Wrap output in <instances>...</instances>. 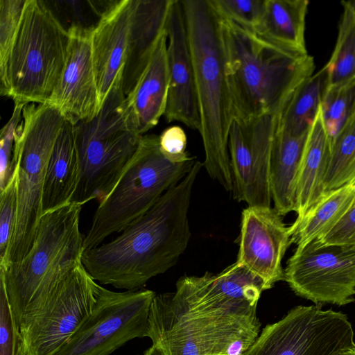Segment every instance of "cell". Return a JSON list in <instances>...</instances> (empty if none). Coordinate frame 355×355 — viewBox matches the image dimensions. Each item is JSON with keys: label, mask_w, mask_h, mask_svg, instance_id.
<instances>
[{"label": "cell", "mask_w": 355, "mask_h": 355, "mask_svg": "<svg viewBox=\"0 0 355 355\" xmlns=\"http://www.w3.org/2000/svg\"><path fill=\"white\" fill-rule=\"evenodd\" d=\"M202 166L196 160L178 184L119 236L84 251L82 264L96 282L138 290L177 263L191 238L188 211Z\"/></svg>", "instance_id": "cell-1"}, {"label": "cell", "mask_w": 355, "mask_h": 355, "mask_svg": "<svg viewBox=\"0 0 355 355\" xmlns=\"http://www.w3.org/2000/svg\"><path fill=\"white\" fill-rule=\"evenodd\" d=\"M257 307L188 293L156 294L147 337L166 355H242L260 334Z\"/></svg>", "instance_id": "cell-2"}, {"label": "cell", "mask_w": 355, "mask_h": 355, "mask_svg": "<svg viewBox=\"0 0 355 355\" xmlns=\"http://www.w3.org/2000/svg\"><path fill=\"white\" fill-rule=\"evenodd\" d=\"M193 60L208 175L226 191L233 179L228 137L234 119L226 73L222 18L209 0L181 1Z\"/></svg>", "instance_id": "cell-3"}, {"label": "cell", "mask_w": 355, "mask_h": 355, "mask_svg": "<svg viewBox=\"0 0 355 355\" xmlns=\"http://www.w3.org/2000/svg\"><path fill=\"white\" fill-rule=\"evenodd\" d=\"M222 24L234 119L276 116L295 89L314 73L313 58L279 46L231 21L222 18Z\"/></svg>", "instance_id": "cell-4"}, {"label": "cell", "mask_w": 355, "mask_h": 355, "mask_svg": "<svg viewBox=\"0 0 355 355\" xmlns=\"http://www.w3.org/2000/svg\"><path fill=\"white\" fill-rule=\"evenodd\" d=\"M81 209L82 205L71 202L44 214L24 258L0 268V279L19 329L41 309L67 275L82 264Z\"/></svg>", "instance_id": "cell-5"}, {"label": "cell", "mask_w": 355, "mask_h": 355, "mask_svg": "<svg viewBox=\"0 0 355 355\" xmlns=\"http://www.w3.org/2000/svg\"><path fill=\"white\" fill-rule=\"evenodd\" d=\"M68 30L46 2L27 0L19 29L1 79V95L14 103H46L62 74Z\"/></svg>", "instance_id": "cell-6"}, {"label": "cell", "mask_w": 355, "mask_h": 355, "mask_svg": "<svg viewBox=\"0 0 355 355\" xmlns=\"http://www.w3.org/2000/svg\"><path fill=\"white\" fill-rule=\"evenodd\" d=\"M195 161L171 162L160 150L158 135H143L119 181L99 202L85 235V250L101 245L141 217L185 177Z\"/></svg>", "instance_id": "cell-7"}, {"label": "cell", "mask_w": 355, "mask_h": 355, "mask_svg": "<svg viewBox=\"0 0 355 355\" xmlns=\"http://www.w3.org/2000/svg\"><path fill=\"white\" fill-rule=\"evenodd\" d=\"M65 119L49 103H27L17 129L14 161L17 216L4 268L20 261L35 239L42 212V194L49 157Z\"/></svg>", "instance_id": "cell-8"}, {"label": "cell", "mask_w": 355, "mask_h": 355, "mask_svg": "<svg viewBox=\"0 0 355 355\" xmlns=\"http://www.w3.org/2000/svg\"><path fill=\"white\" fill-rule=\"evenodd\" d=\"M122 80L113 87L93 119L74 125L80 178L71 202H102L114 187L136 153L141 137L126 124L121 104Z\"/></svg>", "instance_id": "cell-9"}, {"label": "cell", "mask_w": 355, "mask_h": 355, "mask_svg": "<svg viewBox=\"0 0 355 355\" xmlns=\"http://www.w3.org/2000/svg\"><path fill=\"white\" fill-rule=\"evenodd\" d=\"M98 285L83 264L71 270L19 329V355H55L92 313Z\"/></svg>", "instance_id": "cell-10"}, {"label": "cell", "mask_w": 355, "mask_h": 355, "mask_svg": "<svg viewBox=\"0 0 355 355\" xmlns=\"http://www.w3.org/2000/svg\"><path fill=\"white\" fill-rule=\"evenodd\" d=\"M155 295L148 289L115 292L99 284L92 313L55 355H110L129 340L147 337Z\"/></svg>", "instance_id": "cell-11"}, {"label": "cell", "mask_w": 355, "mask_h": 355, "mask_svg": "<svg viewBox=\"0 0 355 355\" xmlns=\"http://www.w3.org/2000/svg\"><path fill=\"white\" fill-rule=\"evenodd\" d=\"M347 315L318 305L297 306L267 324L242 355H334L355 345Z\"/></svg>", "instance_id": "cell-12"}, {"label": "cell", "mask_w": 355, "mask_h": 355, "mask_svg": "<svg viewBox=\"0 0 355 355\" xmlns=\"http://www.w3.org/2000/svg\"><path fill=\"white\" fill-rule=\"evenodd\" d=\"M284 280L298 296L315 305L355 301V245H323L314 240L296 247Z\"/></svg>", "instance_id": "cell-13"}, {"label": "cell", "mask_w": 355, "mask_h": 355, "mask_svg": "<svg viewBox=\"0 0 355 355\" xmlns=\"http://www.w3.org/2000/svg\"><path fill=\"white\" fill-rule=\"evenodd\" d=\"M275 117L234 119L228 150L233 179V197L248 207H271L270 162Z\"/></svg>", "instance_id": "cell-14"}, {"label": "cell", "mask_w": 355, "mask_h": 355, "mask_svg": "<svg viewBox=\"0 0 355 355\" xmlns=\"http://www.w3.org/2000/svg\"><path fill=\"white\" fill-rule=\"evenodd\" d=\"M291 237V226L275 208L247 207L241 214L236 261L270 289L284 280L282 263Z\"/></svg>", "instance_id": "cell-15"}, {"label": "cell", "mask_w": 355, "mask_h": 355, "mask_svg": "<svg viewBox=\"0 0 355 355\" xmlns=\"http://www.w3.org/2000/svg\"><path fill=\"white\" fill-rule=\"evenodd\" d=\"M69 51L60 80L47 103L73 125L93 119L101 110L92 50V29L72 26Z\"/></svg>", "instance_id": "cell-16"}, {"label": "cell", "mask_w": 355, "mask_h": 355, "mask_svg": "<svg viewBox=\"0 0 355 355\" xmlns=\"http://www.w3.org/2000/svg\"><path fill=\"white\" fill-rule=\"evenodd\" d=\"M166 31L169 87L164 116L168 122L179 121L199 131L200 116L195 73L181 0H173Z\"/></svg>", "instance_id": "cell-17"}, {"label": "cell", "mask_w": 355, "mask_h": 355, "mask_svg": "<svg viewBox=\"0 0 355 355\" xmlns=\"http://www.w3.org/2000/svg\"><path fill=\"white\" fill-rule=\"evenodd\" d=\"M133 0L111 1L92 31V50L101 109L125 65Z\"/></svg>", "instance_id": "cell-18"}, {"label": "cell", "mask_w": 355, "mask_h": 355, "mask_svg": "<svg viewBox=\"0 0 355 355\" xmlns=\"http://www.w3.org/2000/svg\"><path fill=\"white\" fill-rule=\"evenodd\" d=\"M169 87L166 31L159 40L121 111L128 128L139 135L155 126L165 113Z\"/></svg>", "instance_id": "cell-19"}, {"label": "cell", "mask_w": 355, "mask_h": 355, "mask_svg": "<svg viewBox=\"0 0 355 355\" xmlns=\"http://www.w3.org/2000/svg\"><path fill=\"white\" fill-rule=\"evenodd\" d=\"M173 2V0H133L128 56L122 76L125 96L135 85L166 32Z\"/></svg>", "instance_id": "cell-20"}, {"label": "cell", "mask_w": 355, "mask_h": 355, "mask_svg": "<svg viewBox=\"0 0 355 355\" xmlns=\"http://www.w3.org/2000/svg\"><path fill=\"white\" fill-rule=\"evenodd\" d=\"M331 150V139L324 127L320 108L310 128L301 160L295 189L297 218L291 232L309 209L325 192L324 180Z\"/></svg>", "instance_id": "cell-21"}, {"label": "cell", "mask_w": 355, "mask_h": 355, "mask_svg": "<svg viewBox=\"0 0 355 355\" xmlns=\"http://www.w3.org/2000/svg\"><path fill=\"white\" fill-rule=\"evenodd\" d=\"M79 178L74 125L65 120L47 164L42 201L43 214L71 203Z\"/></svg>", "instance_id": "cell-22"}, {"label": "cell", "mask_w": 355, "mask_h": 355, "mask_svg": "<svg viewBox=\"0 0 355 355\" xmlns=\"http://www.w3.org/2000/svg\"><path fill=\"white\" fill-rule=\"evenodd\" d=\"M308 132L293 136L276 131L270 162V186L274 208L284 216L295 209V189Z\"/></svg>", "instance_id": "cell-23"}, {"label": "cell", "mask_w": 355, "mask_h": 355, "mask_svg": "<svg viewBox=\"0 0 355 355\" xmlns=\"http://www.w3.org/2000/svg\"><path fill=\"white\" fill-rule=\"evenodd\" d=\"M307 0H266L256 33L286 49L308 54L305 42Z\"/></svg>", "instance_id": "cell-24"}, {"label": "cell", "mask_w": 355, "mask_h": 355, "mask_svg": "<svg viewBox=\"0 0 355 355\" xmlns=\"http://www.w3.org/2000/svg\"><path fill=\"white\" fill-rule=\"evenodd\" d=\"M327 85L324 67L302 82L276 116L275 130L293 136L307 133L319 112Z\"/></svg>", "instance_id": "cell-25"}, {"label": "cell", "mask_w": 355, "mask_h": 355, "mask_svg": "<svg viewBox=\"0 0 355 355\" xmlns=\"http://www.w3.org/2000/svg\"><path fill=\"white\" fill-rule=\"evenodd\" d=\"M355 199V184L327 191L293 230L291 243L302 247L319 240L339 222Z\"/></svg>", "instance_id": "cell-26"}, {"label": "cell", "mask_w": 355, "mask_h": 355, "mask_svg": "<svg viewBox=\"0 0 355 355\" xmlns=\"http://www.w3.org/2000/svg\"><path fill=\"white\" fill-rule=\"evenodd\" d=\"M337 40L334 51L324 66L328 85L355 77V1H342Z\"/></svg>", "instance_id": "cell-27"}, {"label": "cell", "mask_w": 355, "mask_h": 355, "mask_svg": "<svg viewBox=\"0 0 355 355\" xmlns=\"http://www.w3.org/2000/svg\"><path fill=\"white\" fill-rule=\"evenodd\" d=\"M355 184V108L331 143L324 191Z\"/></svg>", "instance_id": "cell-28"}, {"label": "cell", "mask_w": 355, "mask_h": 355, "mask_svg": "<svg viewBox=\"0 0 355 355\" xmlns=\"http://www.w3.org/2000/svg\"><path fill=\"white\" fill-rule=\"evenodd\" d=\"M355 108V77L327 85L322 98L320 110L331 143Z\"/></svg>", "instance_id": "cell-29"}, {"label": "cell", "mask_w": 355, "mask_h": 355, "mask_svg": "<svg viewBox=\"0 0 355 355\" xmlns=\"http://www.w3.org/2000/svg\"><path fill=\"white\" fill-rule=\"evenodd\" d=\"M224 19L256 33L262 20L266 0H209Z\"/></svg>", "instance_id": "cell-30"}, {"label": "cell", "mask_w": 355, "mask_h": 355, "mask_svg": "<svg viewBox=\"0 0 355 355\" xmlns=\"http://www.w3.org/2000/svg\"><path fill=\"white\" fill-rule=\"evenodd\" d=\"M27 0L0 1V76L17 35Z\"/></svg>", "instance_id": "cell-31"}, {"label": "cell", "mask_w": 355, "mask_h": 355, "mask_svg": "<svg viewBox=\"0 0 355 355\" xmlns=\"http://www.w3.org/2000/svg\"><path fill=\"white\" fill-rule=\"evenodd\" d=\"M17 216L16 171L7 186L0 191V266L6 264Z\"/></svg>", "instance_id": "cell-32"}, {"label": "cell", "mask_w": 355, "mask_h": 355, "mask_svg": "<svg viewBox=\"0 0 355 355\" xmlns=\"http://www.w3.org/2000/svg\"><path fill=\"white\" fill-rule=\"evenodd\" d=\"M26 104L15 103L12 116L0 134V191L10 182L15 172L14 161L17 129L22 119Z\"/></svg>", "instance_id": "cell-33"}, {"label": "cell", "mask_w": 355, "mask_h": 355, "mask_svg": "<svg viewBox=\"0 0 355 355\" xmlns=\"http://www.w3.org/2000/svg\"><path fill=\"white\" fill-rule=\"evenodd\" d=\"M20 332L0 279V355H19Z\"/></svg>", "instance_id": "cell-34"}, {"label": "cell", "mask_w": 355, "mask_h": 355, "mask_svg": "<svg viewBox=\"0 0 355 355\" xmlns=\"http://www.w3.org/2000/svg\"><path fill=\"white\" fill-rule=\"evenodd\" d=\"M160 150L164 157L173 163H183L194 158L187 152V135L178 125L165 129L159 135Z\"/></svg>", "instance_id": "cell-35"}, {"label": "cell", "mask_w": 355, "mask_h": 355, "mask_svg": "<svg viewBox=\"0 0 355 355\" xmlns=\"http://www.w3.org/2000/svg\"><path fill=\"white\" fill-rule=\"evenodd\" d=\"M318 241L323 245H355V199L335 227Z\"/></svg>", "instance_id": "cell-36"}, {"label": "cell", "mask_w": 355, "mask_h": 355, "mask_svg": "<svg viewBox=\"0 0 355 355\" xmlns=\"http://www.w3.org/2000/svg\"><path fill=\"white\" fill-rule=\"evenodd\" d=\"M143 355H166L164 352L159 347L152 345L150 347L147 349Z\"/></svg>", "instance_id": "cell-37"}, {"label": "cell", "mask_w": 355, "mask_h": 355, "mask_svg": "<svg viewBox=\"0 0 355 355\" xmlns=\"http://www.w3.org/2000/svg\"><path fill=\"white\" fill-rule=\"evenodd\" d=\"M334 355H355V345L343 348Z\"/></svg>", "instance_id": "cell-38"}]
</instances>
